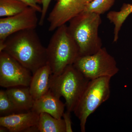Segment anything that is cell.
<instances>
[{"label": "cell", "instance_id": "obj_1", "mask_svg": "<svg viewBox=\"0 0 132 132\" xmlns=\"http://www.w3.org/2000/svg\"><path fill=\"white\" fill-rule=\"evenodd\" d=\"M4 51L27 68L32 75L47 64L46 48L42 43L35 29H26L13 34L0 46Z\"/></svg>", "mask_w": 132, "mask_h": 132}, {"label": "cell", "instance_id": "obj_2", "mask_svg": "<svg viewBox=\"0 0 132 132\" xmlns=\"http://www.w3.org/2000/svg\"><path fill=\"white\" fill-rule=\"evenodd\" d=\"M69 22V32L78 46L79 56L94 54L102 47L98 34L100 15L82 12Z\"/></svg>", "mask_w": 132, "mask_h": 132}, {"label": "cell", "instance_id": "obj_3", "mask_svg": "<svg viewBox=\"0 0 132 132\" xmlns=\"http://www.w3.org/2000/svg\"><path fill=\"white\" fill-rule=\"evenodd\" d=\"M47 63L52 75H58L68 66L73 65L79 56L78 46L71 37L66 24L55 30L46 47Z\"/></svg>", "mask_w": 132, "mask_h": 132}, {"label": "cell", "instance_id": "obj_4", "mask_svg": "<svg viewBox=\"0 0 132 132\" xmlns=\"http://www.w3.org/2000/svg\"><path fill=\"white\" fill-rule=\"evenodd\" d=\"M73 65L68 66L58 75H51L50 90L57 97H64L67 111L73 112L90 81Z\"/></svg>", "mask_w": 132, "mask_h": 132}, {"label": "cell", "instance_id": "obj_5", "mask_svg": "<svg viewBox=\"0 0 132 132\" xmlns=\"http://www.w3.org/2000/svg\"><path fill=\"white\" fill-rule=\"evenodd\" d=\"M111 78L102 77L88 82L73 112L80 121L81 132H85L89 116L110 97Z\"/></svg>", "mask_w": 132, "mask_h": 132}, {"label": "cell", "instance_id": "obj_6", "mask_svg": "<svg viewBox=\"0 0 132 132\" xmlns=\"http://www.w3.org/2000/svg\"><path fill=\"white\" fill-rule=\"evenodd\" d=\"M73 65L90 80L104 77L112 78L119 71L115 59L105 47L93 54L79 56Z\"/></svg>", "mask_w": 132, "mask_h": 132}, {"label": "cell", "instance_id": "obj_7", "mask_svg": "<svg viewBox=\"0 0 132 132\" xmlns=\"http://www.w3.org/2000/svg\"><path fill=\"white\" fill-rule=\"evenodd\" d=\"M27 68L4 51L0 52V86L29 87L32 75Z\"/></svg>", "mask_w": 132, "mask_h": 132}, {"label": "cell", "instance_id": "obj_8", "mask_svg": "<svg viewBox=\"0 0 132 132\" xmlns=\"http://www.w3.org/2000/svg\"><path fill=\"white\" fill-rule=\"evenodd\" d=\"M34 9L29 6L18 14L0 19V46L14 33L26 29H35L38 19Z\"/></svg>", "mask_w": 132, "mask_h": 132}, {"label": "cell", "instance_id": "obj_9", "mask_svg": "<svg viewBox=\"0 0 132 132\" xmlns=\"http://www.w3.org/2000/svg\"><path fill=\"white\" fill-rule=\"evenodd\" d=\"M84 0H58L49 15L48 31H53L66 24L85 10Z\"/></svg>", "mask_w": 132, "mask_h": 132}, {"label": "cell", "instance_id": "obj_10", "mask_svg": "<svg viewBox=\"0 0 132 132\" xmlns=\"http://www.w3.org/2000/svg\"><path fill=\"white\" fill-rule=\"evenodd\" d=\"M39 114L30 111L0 117V126L10 132H28L31 128L38 127Z\"/></svg>", "mask_w": 132, "mask_h": 132}, {"label": "cell", "instance_id": "obj_11", "mask_svg": "<svg viewBox=\"0 0 132 132\" xmlns=\"http://www.w3.org/2000/svg\"><path fill=\"white\" fill-rule=\"evenodd\" d=\"M65 104L50 90L42 97L36 100L31 111L38 114L42 113L49 114L57 119H61L63 116Z\"/></svg>", "mask_w": 132, "mask_h": 132}, {"label": "cell", "instance_id": "obj_12", "mask_svg": "<svg viewBox=\"0 0 132 132\" xmlns=\"http://www.w3.org/2000/svg\"><path fill=\"white\" fill-rule=\"evenodd\" d=\"M52 74L50 66L47 64L32 75L29 90L35 101L40 98L50 90V79Z\"/></svg>", "mask_w": 132, "mask_h": 132}, {"label": "cell", "instance_id": "obj_13", "mask_svg": "<svg viewBox=\"0 0 132 132\" xmlns=\"http://www.w3.org/2000/svg\"><path fill=\"white\" fill-rule=\"evenodd\" d=\"M6 91L18 112L31 111L35 100L30 93L29 87L8 88Z\"/></svg>", "mask_w": 132, "mask_h": 132}, {"label": "cell", "instance_id": "obj_14", "mask_svg": "<svg viewBox=\"0 0 132 132\" xmlns=\"http://www.w3.org/2000/svg\"><path fill=\"white\" fill-rule=\"evenodd\" d=\"M38 128L40 132H66L64 120L57 119L49 114H40Z\"/></svg>", "mask_w": 132, "mask_h": 132}, {"label": "cell", "instance_id": "obj_15", "mask_svg": "<svg viewBox=\"0 0 132 132\" xmlns=\"http://www.w3.org/2000/svg\"><path fill=\"white\" fill-rule=\"evenodd\" d=\"M28 7L20 0H0V16H13L23 12Z\"/></svg>", "mask_w": 132, "mask_h": 132}, {"label": "cell", "instance_id": "obj_16", "mask_svg": "<svg viewBox=\"0 0 132 132\" xmlns=\"http://www.w3.org/2000/svg\"><path fill=\"white\" fill-rule=\"evenodd\" d=\"M115 0H94L86 5L82 12L94 13L99 15L108 11L114 4Z\"/></svg>", "mask_w": 132, "mask_h": 132}, {"label": "cell", "instance_id": "obj_17", "mask_svg": "<svg viewBox=\"0 0 132 132\" xmlns=\"http://www.w3.org/2000/svg\"><path fill=\"white\" fill-rule=\"evenodd\" d=\"M18 113L6 90H1L0 91L1 116H6Z\"/></svg>", "mask_w": 132, "mask_h": 132}, {"label": "cell", "instance_id": "obj_18", "mask_svg": "<svg viewBox=\"0 0 132 132\" xmlns=\"http://www.w3.org/2000/svg\"><path fill=\"white\" fill-rule=\"evenodd\" d=\"M52 1V0H42V11L41 13V14L40 19L38 24L40 26H42L44 24L46 15L47 13L48 10Z\"/></svg>", "mask_w": 132, "mask_h": 132}, {"label": "cell", "instance_id": "obj_19", "mask_svg": "<svg viewBox=\"0 0 132 132\" xmlns=\"http://www.w3.org/2000/svg\"><path fill=\"white\" fill-rule=\"evenodd\" d=\"M28 5L29 6L35 9L39 13H41L42 7L40 6L42 5V0H20Z\"/></svg>", "mask_w": 132, "mask_h": 132}, {"label": "cell", "instance_id": "obj_20", "mask_svg": "<svg viewBox=\"0 0 132 132\" xmlns=\"http://www.w3.org/2000/svg\"><path fill=\"white\" fill-rule=\"evenodd\" d=\"M62 117L65 125L66 132H72V121L71 118V112L67 111L63 114Z\"/></svg>", "mask_w": 132, "mask_h": 132}, {"label": "cell", "instance_id": "obj_21", "mask_svg": "<svg viewBox=\"0 0 132 132\" xmlns=\"http://www.w3.org/2000/svg\"><path fill=\"white\" fill-rule=\"evenodd\" d=\"M124 8L126 13L128 15L132 13V4H125Z\"/></svg>", "mask_w": 132, "mask_h": 132}, {"label": "cell", "instance_id": "obj_22", "mask_svg": "<svg viewBox=\"0 0 132 132\" xmlns=\"http://www.w3.org/2000/svg\"><path fill=\"white\" fill-rule=\"evenodd\" d=\"M0 132H9V131L6 127H5L4 126H1V127H0Z\"/></svg>", "mask_w": 132, "mask_h": 132}, {"label": "cell", "instance_id": "obj_23", "mask_svg": "<svg viewBox=\"0 0 132 132\" xmlns=\"http://www.w3.org/2000/svg\"><path fill=\"white\" fill-rule=\"evenodd\" d=\"M93 1L94 0H84V2H85L86 5L88 4V3L91 2Z\"/></svg>", "mask_w": 132, "mask_h": 132}]
</instances>
